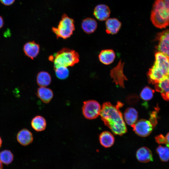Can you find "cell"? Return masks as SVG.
<instances>
[{
    "instance_id": "obj_6",
    "label": "cell",
    "mask_w": 169,
    "mask_h": 169,
    "mask_svg": "<svg viewBox=\"0 0 169 169\" xmlns=\"http://www.w3.org/2000/svg\"><path fill=\"white\" fill-rule=\"evenodd\" d=\"M101 108L99 103L96 100L85 101L83 102L82 108V113L86 119H94L100 115Z\"/></svg>"
},
{
    "instance_id": "obj_4",
    "label": "cell",
    "mask_w": 169,
    "mask_h": 169,
    "mask_svg": "<svg viewBox=\"0 0 169 169\" xmlns=\"http://www.w3.org/2000/svg\"><path fill=\"white\" fill-rule=\"evenodd\" d=\"M48 59L53 63L54 69L60 66H73L79 62V56L75 50L64 48L50 55Z\"/></svg>"
},
{
    "instance_id": "obj_29",
    "label": "cell",
    "mask_w": 169,
    "mask_h": 169,
    "mask_svg": "<svg viewBox=\"0 0 169 169\" xmlns=\"http://www.w3.org/2000/svg\"><path fill=\"white\" fill-rule=\"evenodd\" d=\"M155 140L156 141L160 144H163L166 143L165 137L162 135L160 134L155 137Z\"/></svg>"
},
{
    "instance_id": "obj_1",
    "label": "cell",
    "mask_w": 169,
    "mask_h": 169,
    "mask_svg": "<svg viewBox=\"0 0 169 169\" xmlns=\"http://www.w3.org/2000/svg\"><path fill=\"white\" fill-rule=\"evenodd\" d=\"M123 104L118 102L115 106L109 102L104 103L100 115L105 125L116 135L122 136L127 132V127L120 108Z\"/></svg>"
},
{
    "instance_id": "obj_26",
    "label": "cell",
    "mask_w": 169,
    "mask_h": 169,
    "mask_svg": "<svg viewBox=\"0 0 169 169\" xmlns=\"http://www.w3.org/2000/svg\"><path fill=\"white\" fill-rule=\"evenodd\" d=\"M154 90L148 86L145 87L140 94L141 98L143 100L148 101L153 97Z\"/></svg>"
},
{
    "instance_id": "obj_32",
    "label": "cell",
    "mask_w": 169,
    "mask_h": 169,
    "mask_svg": "<svg viewBox=\"0 0 169 169\" xmlns=\"http://www.w3.org/2000/svg\"><path fill=\"white\" fill-rule=\"evenodd\" d=\"M4 22L2 17L0 16V29L3 26Z\"/></svg>"
},
{
    "instance_id": "obj_18",
    "label": "cell",
    "mask_w": 169,
    "mask_h": 169,
    "mask_svg": "<svg viewBox=\"0 0 169 169\" xmlns=\"http://www.w3.org/2000/svg\"><path fill=\"white\" fill-rule=\"evenodd\" d=\"M156 90L161 93L162 98L169 101V77L164 80L155 84Z\"/></svg>"
},
{
    "instance_id": "obj_30",
    "label": "cell",
    "mask_w": 169,
    "mask_h": 169,
    "mask_svg": "<svg viewBox=\"0 0 169 169\" xmlns=\"http://www.w3.org/2000/svg\"><path fill=\"white\" fill-rule=\"evenodd\" d=\"M0 1L4 5L9 6L13 4L15 0H0Z\"/></svg>"
},
{
    "instance_id": "obj_9",
    "label": "cell",
    "mask_w": 169,
    "mask_h": 169,
    "mask_svg": "<svg viewBox=\"0 0 169 169\" xmlns=\"http://www.w3.org/2000/svg\"><path fill=\"white\" fill-rule=\"evenodd\" d=\"M124 65V63H122L120 60L117 65L111 70L110 74L113 79V82L124 88V81L127 80V79L123 73Z\"/></svg>"
},
{
    "instance_id": "obj_21",
    "label": "cell",
    "mask_w": 169,
    "mask_h": 169,
    "mask_svg": "<svg viewBox=\"0 0 169 169\" xmlns=\"http://www.w3.org/2000/svg\"><path fill=\"white\" fill-rule=\"evenodd\" d=\"M99 141L101 145L103 147L109 148L113 145L115 138L111 133L107 131H104L100 135Z\"/></svg>"
},
{
    "instance_id": "obj_17",
    "label": "cell",
    "mask_w": 169,
    "mask_h": 169,
    "mask_svg": "<svg viewBox=\"0 0 169 169\" xmlns=\"http://www.w3.org/2000/svg\"><path fill=\"white\" fill-rule=\"evenodd\" d=\"M81 26L82 30L85 33L90 34L93 33L96 30L97 27V23L94 19L87 18L83 20Z\"/></svg>"
},
{
    "instance_id": "obj_16",
    "label": "cell",
    "mask_w": 169,
    "mask_h": 169,
    "mask_svg": "<svg viewBox=\"0 0 169 169\" xmlns=\"http://www.w3.org/2000/svg\"><path fill=\"white\" fill-rule=\"evenodd\" d=\"M115 57V55L113 50L111 49L103 50L99 55L100 61L105 65H109L112 63Z\"/></svg>"
},
{
    "instance_id": "obj_2",
    "label": "cell",
    "mask_w": 169,
    "mask_h": 169,
    "mask_svg": "<svg viewBox=\"0 0 169 169\" xmlns=\"http://www.w3.org/2000/svg\"><path fill=\"white\" fill-rule=\"evenodd\" d=\"M147 76L149 82L155 84L169 77V57L158 52L155 54V61L149 69Z\"/></svg>"
},
{
    "instance_id": "obj_34",
    "label": "cell",
    "mask_w": 169,
    "mask_h": 169,
    "mask_svg": "<svg viewBox=\"0 0 169 169\" xmlns=\"http://www.w3.org/2000/svg\"><path fill=\"white\" fill-rule=\"evenodd\" d=\"M2 143V141L1 138L0 137V148L1 147Z\"/></svg>"
},
{
    "instance_id": "obj_5",
    "label": "cell",
    "mask_w": 169,
    "mask_h": 169,
    "mask_svg": "<svg viewBox=\"0 0 169 169\" xmlns=\"http://www.w3.org/2000/svg\"><path fill=\"white\" fill-rule=\"evenodd\" d=\"M75 29L74 20L64 13L62 15L57 27H53L52 30L57 39H65L71 36Z\"/></svg>"
},
{
    "instance_id": "obj_23",
    "label": "cell",
    "mask_w": 169,
    "mask_h": 169,
    "mask_svg": "<svg viewBox=\"0 0 169 169\" xmlns=\"http://www.w3.org/2000/svg\"><path fill=\"white\" fill-rule=\"evenodd\" d=\"M13 154L9 150H5L0 152V160L3 164H10L13 161Z\"/></svg>"
},
{
    "instance_id": "obj_33",
    "label": "cell",
    "mask_w": 169,
    "mask_h": 169,
    "mask_svg": "<svg viewBox=\"0 0 169 169\" xmlns=\"http://www.w3.org/2000/svg\"><path fill=\"white\" fill-rule=\"evenodd\" d=\"M3 165H2V163L1 162V161L0 160V169H3Z\"/></svg>"
},
{
    "instance_id": "obj_28",
    "label": "cell",
    "mask_w": 169,
    "mask_h": 169,
    "mask_svg": "<svg viewBox=\"0 0 169 169\" xmlns=\"http://www.w3.org/2000/svg\"><path fill=\"white\" fill-rule=\"evenodd\" d=\"M156 115V112L155 111H153L150 114V118L149 120L154 127L157 123Z\"/></svg>"
},
{
    "instance_id": "obj_15",
    "label": "cell",
    "mask_w": 169,
    "mask_h": 169,
    "mask_svg": "<svg viewBox=\"0 0 169 169\" xmlns=\"http://www.w3.org/2000/svg\"><path fill=\"white\" fill-rule=\"evenodd\" d=\"M37 95L44 103H49L53 99L54 93L51 89L46 87H40L37 89Z\"/></svg>"
},
{
    "instance_id": "obj_20",
    "label": "cell",
    "mask_w": 169,
    "mask_h": 169,
    "mask_svg": "<svg viewBox=\"0 0 169 169\" xmlns=\"http://www.w3.org/2000/svg\"><path fill=\"white\" fill-rule=\"evenodd\" d=\"M124 117L127 124L131 126L137 121L138 113L134 108L129 107L124 112Z\"/></svg>"
},
{
    "instance_id": "obj_31",
    "label": "cell",
    "mask_w": 169,
    "mask_h": 169,
    "mask_svg": "<svg viewBox=\"0 0 169 169\" xmlns=\"http://www.w3.org/2000/svg\"><path fill=\"white\" fill-rule=\"evenodd\" d=\"M166 144L167 147L169 148V132H168L165 137Z\"/></svg>"
},
{
    "instance_id": "obj_25",
    "label": "cell",
    "mask_w": 169,
    "mask_h": 169,
    "mask_svg": "<svg viewBox=\"0 0 169 169\" xmlns=\"http://www.w3.org/2000/svg\"><path fill=\"white\" fill-rule=\"evenodd\" d=\"M54 69L56 76L59 79H65L69 76V71L67 67L60 66Z\"/></svg>"
},
{
    "instance_id": "obj_10",
    "label": "cell",
    "mask_w": 169,
    "mask_h": 169,
    "mask_svg": "<svg viewBox=\"0 0 169 169\" xmlns=\"http://www.w3.org/2000/svg\"><path fill=\"white\" fill-rule=\"evenodd\" d=\"M23 50L26 55L31 59H33L39 53L40 46L34 41H29L24 45Z\"/></svg>"
},
{
    "instance_id": "obj_7",
    "label": "cell",
    "mask_w": 169,
    "mask_h": 169,
    "mask_svg": "<svg viewBox=\"0 0 169 169\" xmlns=\"http://www.w3.org/2000/svg\"><path fill=\"white\" fill-rule=\"evenodd\" d=\"M131 126L136 134L143 137L149 136L154 127L149 120L144 119L139 120Z\"/></svg>"
},
{
    "instance_id": "obj_27",
    "label": "cell",
    "mask_w": 169,
    "mask_h": 169,
    "mask_svg": "<svg viewBox=\"0 0 169 169\" xmlns=\"http://www.w3.org/2000/svg\"><path fill=\"white\" fill-rule=\"evenodd\" d=\"M126 101L130 105L136 104L139 100V97L135 94H131L128 95L126 98Z\"/></svg>"
},
{
    "instance_id": "obj_22",
    "label": "cell",
    "mask_w": 169,
    "mask_h": 169,
    "mask_svg": "<svg viewBox=\"0 0 169 169\" xmlns=\"http://www.w3.org/2000/svg\"><path fill=\"white\" fill-rule=\"evenodd\" d=\"M51 80L50 75L46 71L39 72L37 76V82L40 87L47 86L51 84Z\"/></svg>"
},
{
    "instance_id": "obj_13",
    "label": "cell",
    "mask_w": 169,
    "mask_h": 169,
    "mask_svg": "<svg viewBox=\"0 0 169 169\" xmlns=\"http://www.w3.org/2000/svg\"><path fill=\"white\" fill-rule=\"evenodd\" d=\"M136 157L138 161L141 163H147L153 161L151 151L146 147L139 148L136 151Z\"/></svg>"
},
{
    "instance_id": "obj_11",
    "label": "cell",
    "mask_w": 169,
    "mask_h": 169,
    "mask_svg": "<svg viewBox=\"0 0 169 169\" xmlns=\"http://www.w3.org/2000/svg\"><path fill=\"white\" fill-rule=\"evenodd\" d=\"M110 10L109 7L105 4H100L95 8L93 14L95 18L100 21L106 20L109 17Z\"/></svg>"
},
{
    "instance_id": "obj_19",
    "label": "cell",
    "mask_w": 169,
    "mask_h": 169,
    "mask_svg": "<svg viewBox=\"0 0 169 169\" xmlns=\"http://www.w3.org/2000/svg\"><path fill=\"white\" fill-rule=\"evenodd\" d=\"M31 124L32 128L38 132L44 130L47 126V122L45 118L39 115L34 117L31 121Z\"/></svg>"
},
{
    "instance_id": "obj_8",
    "label": "cell",
    "mask_w": 169,
    "mask_h": 169,
    "mask_svg": "<svg viewBox=\"0 0 169 169\" xmlns=\"http://www.w3.org/2000/svg\"><path fill=\"white\" fill-rule=\"evenodd\" d=\"M156 39L158 41V52L169 57V29L158 33Z\"/></svg>"
},
{
    "instance_id": "obj_3",
    "label": "cell",
    "mask_w": 169,
    "mask_h": 169,
    "mask_svg": "<svg viewBox=\"0 0 169 169\" xmlns=\"http://www.w3.org/2000/svg\"><path fill=\"white\" fill-rule=\"evenodd\" d=\"M150 19L153 25L158 28H165L169 25V0H155Z\"/></svg>"
},
{
    "instance_id": "obj_24",
    "label": "cell",
    "mask_w": 169,
    "mask_h": 169,
    "mask_svg": "<svg viewBox=\"0 0 169 169\" xmlns=\"http://www.w3.org/2000/svg\"><path fill=\"white\" fill-rule=\"evenodd\" d=\"M156 151L162 161L166 162L169 160V147L160 145L156 148Z\"/></svg>"
},
{
    "instance_id": "obj_12",
    "label": "cell",
    "mask_w": 169,
    "mask_h": 169,
    "mask_svg": "<svg viewBox=\"0 0 169 169\" xmlns=\"http://www.w3.org/2000/svg\"><path fill=\"white\" fill-rule=\"evenodd\" d=\"M18 141L21 145L26 146L31 143L33 141L32 132L24 128L20 131L17 136Z\"/></svg>"
},
{
    "instance_id": "obj_14",
    "label": "cell",
    "mask_w": 169,
    "mask_h": 169,
    "mask_svg": "<svg viewBox=\"0 0 169 169\" xmlns=\"http://www.w3.org/2000/svg\"><path fill=\"white\" fill-rule=\"evenodd\" d=\"M106 32L109 34H116L121 26V23L115 18H108L105 22Z\"/></svg>"
}]
</instances>
